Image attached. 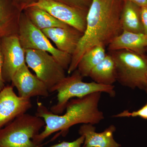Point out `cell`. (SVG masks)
<instances>
[{
    "instance_id": "6da1fadb",
    "label": "cell",
    "mask_w": 147,
    "mask_h": 147,
    "mask_svg": "<svg viewBox=\"0 0 147 147\" xmlns=\"http://www.w3.org/2000/svg\"><path fill=\"white\" fill-rule=\"evenodd\" d=\"M123 0H92L87 13L86 30L71 56L67 69L71 74L77 69L84 53L97 45L108 46L123 32L120 16Z\"/></svg>"
},
{
    "instance_id": "7a4b0ae2",
    "label": "cell",
    "mask_w": 147,
    "mask_h": 147,
    "mask_svg": "<svg viewBox=\"0 0 147 147\" xmlns=\"http://www.w3.org/2000/svg\"><path fill=\"white\" fill-rule=\"evenodd\" d=\"M101 92H97L80 98H72L66 106L65 114L57 115L41 102H37L35 115L45 121V129L32 139L36 144L42 145L46 138L55 132L59 134L68 132L69 129L79 124H97L104 119L103 113L98 108Z\"/></svg>"
},
{
    "instance_id": "3957f363",
    "label": "cell",
    "mask_w": 147,
    "mask_h": 147,
    "mask_svg": "<svg viewBox=\"0 0 147 147\" xmlns=\"http://www.w3.org/2000/svg\"><path fill=\"white\" fill-rule=\"evenodd\" d=\"M71 74L66 76L52 90L51 92L58 93L57 102L50 108V111L54 114H62L69 100L75 98H80L97 92L106 93L112 97L115 95L113 85L107 86L94 82H83L84 77L77 69Z\"/></svg>"
},
{
    "instance_id": "277c9868",
    "label": "cell",
    "mask_w": 147,
    "mask_h": 147,
    "mask_svg": "<svg viewBox=\"0 0 147 147\" xmlns=\"http://www.w3.org/2000/svg\"><path fill=\"white\" fill-rule=\"evenodd\" d=\"M115 64L117 81L124 86L144 90L147 56L127 50L110 51Z\"/></svg>"
},
{
    "instance_id": "5b68a950",
    "label": "cell",
    "mask_w": 147,
    "mask_h": 147,
    "mask_svg": "<svg viewBox=\"0 0 147 147\" xmlns=\"http://www.w3.org/2000/svg\"><path fill=\"white\" fill-rule=\"evenodd\" d=\"M45 125L41 118L25 113L0 129V147H42L32 139Z\"/></svg>"
},
{
    "instance_id": "8992f818",
    "label": "cell",
    "mask_w": 147,
    "mask_h": 147,
    "mask_svg": "<svg viewBox=\"0 0 147 147\" xmlns=\"http://www.w3.org/2000/svg\"><path fill=\"white\" fill-rule=\"evenodd\" d=\"M18 36L24 50H39L50 53L65 70H67L71 63V55L53 46L42 30L33 25L23 11L19 20Z\"/></svg>"
},
{
    "instance_id": "52a82bcc",
    "label": "cell",
    "mask_w": 147,
    "mask_h": 147,
    "mask_svg": "<svg viewBox=\"0 0 147 147\" xmlns=\"http://www.w3.org/2000/svg\"><path fill=\"white\" fill-rule=\"evenodd\" d=\"M26 62L38 78L45 84L49 92L66 77L65 70L52 55L45 51L25 50Z\"/></svg>"
},
{
    "instance_id": "ba28073f",
    "label": "cell",
    "mask_w": 147,
    "mask_h": 147,
    "mask_svg": "<svg viewBox=\"0 0 147 147\" xmlns=\"http://www.w3.org/2000/svg\"><path fill=\"white\" fill-rule=\"evenodd\" d=\"M30 7L43 9L82 33L85 32L88 10L74 7L54 0H37L27 7Z\"/></svg>"
},
{
    "instance_id": "9c48e42d",
    "label": "cell",
    "mask_w": 147,
    "mask_h": 147,
    "mask_svg": "<svg viewBox=\"0 0 147 147\" xmlns=\"http://www.w3.org/2000/svg\"><path fill=\"white\" fill-rule=\"evenodd\" d=\"M2 55L3 77L5 83H10L16 71L26 63L25 51L21 46L18 35L3 38L0 40Z\"/></svg>"
},
{
    "instance_id": "30bf717a",
    "label": "cell",
    "mask_w": 147,
    "mask_h": 147,
    "mask_svg": "<svg viewBox=\"0 0 147 147\" xmlns=\"http://www.w3.org/2000/svg\"><path fill=\"white\" fill-rule=\"evenodd\" d=\"M31 100L15 93L12 86H7L0 92V129L31 108Z\"/></svg>"
},
{
    "instance_id": "8fae6325",
    "label": "cell",
    "mask_w": 147,
    "mask_h": 147,
    "mask_svg": "<svg viewBox=\"0 0 147 147\" xmlns=\"http://www.w3.org/2000/svg\"><path fill=\"white\" fill-rule=\"evenodd\" d=\"M28 68L26 63L19 68L12 78L11 86L16 87L18 95L23 98L48 97L50 92L45 84L36 75L32 74Z\"/></svg>"
},
{
    "instance_id": "7c38bea8",
    "label": "cell",
    "mask_w": 147,
    "mask_h": 147,
    "mask_svg": "<svg viewBox=\"0 0 147 147\" xmlns=\"http://www.w3.org/2000/svg\"><path fill=\"white\" fill-rule=\"evenodd\" d=\"M42 31L55 43L58 50L71 56L83 35L77 29L69 26L65 28L45 29Z\"/></svg>"
},
{
    "instance_id": "4fadbf2b",
    "label": "cell",
    "mask_w": 147,
    "mask_h": 147,
    "mask_svg": "<svg viewBox=\"0 0 147 147\" xmlns=\"http://www.w3.org/2000/svg\"><path fill=\"white\" fill-rule=\"evenodd\" d=\"M115 130V127L112 125L102 132L97 133L93 125L84 124L80 126L79 133L84 137L83 147H121L113 137Z\"/></svg>"
},
{
    "instance_id": "5bb4252c",
    "label": "cell",
    "mask_w": 147,
    "mask_h": 147,
    "mask_svg": "<svg viewBox=\"0 0 147 147\" xmlns=\"http://www.w3.org/2000/svg\"><path fill=\"white\" fill-rule=\"evenodd\" d=\"M7 0H0V40L3 38L18 35L21 12Z\"/></svg>"
},
{
    "instance_id": "9a60e30c",
    "label": "cell",
    "mask_w": 147,
    "mask_h": 147,
    "mask_svg": "<svg viewBox=\"0 0 147 147\" xmlns=\"http://www.w3.org/2000/svg\"><path fill=\"white\" fill-rule=\"evenodd\" d=\"M110 51L127 50L140 54H146L147 47V36L143 33H137L123 31L108 46Z\"/></svg>"
},
{
    "instance_id": "2e32d148",
    "label": "cell",
    "mask_w": 147,
    "mask_h": 147,
    "mask_svg": "<svg viewBox=\"0 0 147 147\" xmlns=\"http://www.w3.org/2000/svg\"><path fill=\"white\" fill-rule=\"evenodd\" d=\"M120 23L123 31L144 34L141 7L129 1L123 0Z\"/></svg>"
},
{
    "instance_id": "e0dca14e",
    "label": "cell",
    "mask_w": 147,
    "mask_h": 147,
    "mask_svg": "<svg viewBox=\"0 0 147 147\" xmlns=\"http://www.w3.org/2000/svg\"><path fill=\"white\" fill-rule=\"evenodd\" d=\"M89 76L97 84L110 86L117 82L115 64L112 56L106 54L105 58L90 72Z\"/></svg>"
},
{
    "instance_id": "ac0fdd59",
    "label": "cell",
    "mask_w": 147,
    "mask_h": 147,
    "mask_svg": "<svg viewBox=\"0 0 147 147\" xmlns=\"http://www.w3.org/2000/svg\"><path fill=\"white\" fill-rule=\"evenodd\" d=\"M23 11L33 25L41 30L51 28H65L69 26L40 9L30 7Z\"/></svg>"
},
{
    "instance_id": "d6986e66",
    "label": "cell",
    "mask_w": 147,
    "mask_h": 147,
    "mask_svg": "<svg viewBox=\"0 0 147 147\" xmlns=\"http://www.w3.org/2000/svg\"><path fill=\"white\" fill-rule=\"evenodd\" d=\"M105 47L97 45L87 50L79 61L77 69L83 77L89 76L90 71L106 55Z\"/></svg>"
},
{
    "instance_id": "ffe728a7",
    "label": "cell",
    "mask_w": 147,
    "mask_h": 147,
    "mask_svg": "<svg viewBox=\"0 0 147 147\" xmlns=\"http://www.w3.org/2000/svg\"><path fill=\"white\" fill-rule=\"evenodd\" d=\"M113 117L116 118L139 117L144 119L147 120V102L142 108L137 111L129 112L128 110H125L121 113L113 116Z\"/></svg>"
},
{
    "instance_id": "44dd1931",
    "label": "cell",
    "mask_w": 147,
    "mask_h": 147,
    "mask_svg": "<svg viewBox=\"0 0 147 147\" xmlns=\"http://www.w3.org/2000/svg\"><path fill=\"white\" fill-rule=\"evenodd\" d=\"M84 137L83 136H81V137L73 142L63 141L48 147H81L82 145L84 144Z\"/></svg>"
},
{
    "instance_id": "7402d4cb",
    "label": "cell",
    "mask_w": 147,
    "mask_h": 147,
    "mask_svg": "<svg viewBox=\"0 0 147 147\" xmlns=\"http://www.w3.org/2000/svg\"><path fill=\"white\" fill-rule=\"evenodd\" d=\"M37 0H12L14 5L18 9L23 11L30 5L36 1Z\"/></svg>"
},
{
    "instance_id": "603a6c76",
    "label": "cell",
    "mask_w": 147,
    "mask_h": 147,
    "mask_svg": "<svg viewBox=\"0 0 147 147\" xmlns=\"http://www.w3.org/2000/svg\"><path fill=\"white\" fill-rule=\"evenodd\" d=\"M141 16L144 33L147 36V7H141Z\"/></svg>"
},
{
    "instance_id": "cb8c5ba5",
    "label": "cell",
    "mask_w": 147,
    "mask_h": 147,
    "mask_svg": "<svg viewBox=\"0 0 147 147\" xmlns=\"http://www.w3.org/2000/svg\"><path fill=\"white\" fill-rule=\"evenodd\" d=\"M3 65V60L2 55L1 52V44H0V92L5 86V82L3 79L2 74V69Z\"/></svg>"
},
{
    "instance_id": "d4e9b609",
    "label": "cell",
    "mask_w": 147,
    "mask_h": 147,
    "mask_svg": "<svg viewBox=\"0 0 147 147\" xmlns=\"http://www.w3.org/2000/svg\"><path fill=\"white\" fill-rule=\"evenodd\" d=\"M137 5L140 7H147V0H126Z\"/></svg>"
},
{
    "instance_id": "484cf974",
    "label": "cell",
    "mask_w": 147,
    "mask_h": 147,
    "mask_svg": "<svg viewBox=\"0 0 147 147\" xmlns=\"http://www.w3.org/2000/svg\"><path fill=\"white\" fill-rule=\"evenodd\" d=\"M144 90L147 94V72L146 74V87H145Z\"/></svg>"
},
{
    "instance_id": "4316f807",
    "label": "cell",
    "mask_w": 147,
    "mask_h": 147,
    "mask_svg": "<svg viewBox=\"0 0 147 147\" xmlns=\"http://www.w3.org/2000/svg\"><path fill=\"white\" fill-rule=\"evenodd\" d=\"M145 53H146V55L147 56V47L146 49V52H145Z\"/></svg>"
}]
</instances>
